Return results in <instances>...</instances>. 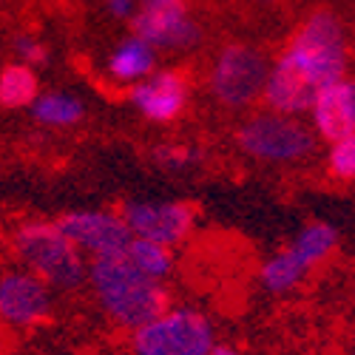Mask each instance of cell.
Segmentation results:
<instances>
[{"mask_svg":"<svg viewBox=\"0 0 355 355\" xmlns=\"http://www.w3.org/2000/svg\"><path fill=\"white\" fill-rule=\"evenodd\" d=\"M236 145L250 159L268 165L302 162L315 151V134L302 125L295 116L261 111L253 114L236 131Z\"/></svg>","mask_w":355,"mask_h":355,"instance_id":"obj_5","label":"cell"},{"mask_svg":"<svg viewBox=\"0 0 355 355\" xmlns=\"http://www.w3.org/2000/svg\"><path fill=\"white\" fill-rule=\"evenodd\" d=\"M214 344L211 318L191 307H168L131 333L134 355H208Z\"/></svg>","mask_w":355,"mask_h":355,"instance_id":"obj_4","label":"cell"},{"mask_svg":"<svg viewBox=\"0 0 355 355\" xmlns=\"http://www.w3.org/2000/svg\"><path fill=\"white\" fill-rule=\"evenodd\" d=\"M15 250L28 273L54 290H77L85 284L88 261L57 222H26L15 233Z\"/></svg>","mask_w":355,"mask_h":355,"instance_id":"obj_3","label":"cell"},{"mask_svg":"<svg viewBox=\"0 0 355 355\" xmlns=\"http://www.w3.org/2000/svg\"><path fill=\"white\" fill-rule=\"evenodd\" d=\"M137 239H151L168 248H176L182 239H188L196 211L188 202H173V199H131L123 205L120 214Z\"/></svg>","mask_w":355,"mask_h":355,"instance_id":"obj_7","label":"cell"},{"mask_svg":"<svg viewBox=\"0 0 355 355\" xmlns=\"http://www.w3.org/2000/svg\"><path fill=\"white\" fill-rule=\"evenodd\" d=\"M57 225L83 256L92 259L125 256L134 239L125 219L114 211H71L63 219H57Z\"/></svg>","mask_w":355,"mask_h":355,"instance_id":"obj_8","label":"cell"},{"mask_svg":"<svg viewBox=\"0 0 355 355\" xmlns=\"http://www.w3.org/2000/svg\"><path fill=\"white\" fill-rule=\"evenodd\" d=\"M103 6L114 20H131L139 9V0H103Z\"/></svg>","mask_w":355,"mask_h":355,"instance_id":"obj_22","label":"cell"},{"mask_svg":"<svg viewBox=\"0 0 355 355\" xmlns=\"http://www.w3.org/2000/svg\"><path fill=\"white\" fill-rule=\"evenodd\" d=\"M12 51H15V57H17V63H23V66H43L46 60H49V51H46V46L35 37V35H17L15 40H12Z\"/></svg>","mask_w":355,"mask_h":355,"instance_id":"obj_21","label":"cell"},{"mask_svg":"<svg viewBox=\"0 0 355 355\" xmlns=\"http://www.w3.org/2000/svg\"><path fill=\"white\" fill-rule=\"evenodd\" d=\"M134 37L145 40L154 51L159 49H191L199 43L202 28L188 9H137L131 17Z\"/></svg>","mask_w":355,"mask_h":355,"instance_id":"obj_11","label":"cell"},{"mask_svg":"<svg viewBox=\"0 0 355 355\" xmlns=\"http://www.w3.org/2000/svg\"><path fill=\"white\" fill-rule=\"evenodd\" d=\"M188 97H191L188 80L173 69L154 71L142 83L131 85V94H128V100L139 111V116H145L148 123H159V125L173 123L176 116H182V111L188 108Z\"/></svg>","mask_w":355,"mask_h":355,"instance_id":"obj_10","label":"cell"},{"mask_svg":"<svg viewBox=\"0 0 355 355\" xmlns=\"http://www.w3.org/2000/svg\"><path fill=\"white\" fill-rule=\"evenodd\" d=\"M352 108H355V80H352Z\"/></svg>","mask_w":355,"mask_h":355,"instance_id":"obj_24","label":"cell"},{"mask_svg":"<svg viewBox=\"0 0 355 355\" xmlns=\"http://www.w3.org/2000/svg\"><path fill=\"white\" fill-rule=\"evenodd\" d=\"M35 123L43 128H74L83 123L85 116V105L80 97L69 94V92H46L37 94V100L28 105Z\"/></svg>","mask_w":355,"mask_h":355,"instance_id":"obj_14","label":"cell"},{"mask_svg":"<svg viewBox=\"0 0 355 355\" xmlns=\"http://www.w3.org/2000/svg\"><path fill=\"white\" fill-rule=\"evenodd\" d=\"M338 245V230L330 222H310L304 225L295 239L287 245V250L299 259L307 270H313L315 264H321Z\"/></svg>","mask_w":355,"mask_h":355,"instance_id":"obj_15","label":"cell"},{"mask_svg":"<svg viewBox=\"0 0 355 355\" xmlns=\"http://www.w3.org/2000/svg\"><path fill=\"white\" fill-rule=\"evenodd\" d=\"M268 71H270V63L259 49L245 43H227L214 57L208 88L219 105L230 111L248 108L256 100H261Z\"/></svg>","mask_w":355,"mask_h":355,"instance_id":"obj_6","label":"cell"},{"mask_svg":"<svg viewBox=\"0 0 355 355\" xmlns=\"http://www.w3.org/2000/svg\"><path fill=\"white\" fill-rule=\"evenodd\" d=\"M208 355H242V352L236 349L233 344H219V341H216V344H214V349H211Z\"/></svg>","mask_w":355,"mask_h":355,"instance_id":"obj_23","label":"cell"},{"mask_svg":"<svg viewBox=\"0 0 355 355\" xmlns=\"http://www.w3.org/2000/svg\"><path fill=\"white\" fill-rule=\"evenodd\" d=\"M105 69H108L111 80L123 83V85H137L157 71V51L145 40L131 35L111 49Z\"/></svg>","mask_w":355,"mask_h":355,"instance_id":"obj_13","label":"cell"},{"mask_svg":"<svg viewBox=\"0 0 355 355\" xmlns=\"http://www.w3.org/2000/svg\"><path fill=\"white\" fill-rule=\"evenodd\" d=\"M327 171H330L333 180H338V182H352L355 180V134L330 142Z\"/></svg>","mask_w":355,"mask_h":355,"instance_id":"obj_20","label":"cell"},{"mask_svg":"<svg viewBox=\"0 0 355 355\" xmlns=\"http://www.w3.org/2000/svg\"><path fill=\"white\" fill-rule=\"evenodd\" d=\"M85 284L92 287L100 310L116 327H125L131 333L165 313L171 304L165 284L139 273L125 256L92 259Z\"/></svg>","mask_w":355,"mask_h":355,"instance_id":"obj_1","label":"cell"},{"mask_svg":"<svg viewBox=\"0 0 355 355\" xmlns=\"http://www.w3.org/2000/svg\"><path fill=\"white\" fill-rule=\"evenodd\" d=\"M349 355H355V349H352V352H349Z\"/></svg>","mask_w":355,"mask_h":355,"instance_id":"obj_26","label":"cell"},{"mask_svg":"<svg viewBox=\"0 0 355 355\" xmlns=\"http://www.w3.org/2000/svg\"><path fill=\"white\" fill-rule=\"evenodd\" d=\"M125 259L134 264L139 273H145L148 279H154V282H165L173 273V264H176L173 248L151 242V239H137V236L131 239V245L125 250Z\"/></svg>","mask_w":355,"mask_h":355,"instance_id":"obj_18","label":"cell"},{"mask_svg":"<svg viewBox=\"0 0 355 355\" xmlns=\"http://www.w3.org/2000/svg\"><path fill=\"white\" fill-rule=\"evenodd\" d=\"M40 94V80L32 66L9 63L0 69V105L3 108H28Z\"/></svg>","mask_w":355,"mask_h":355,"instance_id":"obj_16","label":"cell"},{"mask_svg":"<svg viewBox=\"0 0 355 355\" xmlns=\"http://www.w3.org/2000/svg\"><path fill=\"white\" fill-rule=\"evenodd\" d=\"M259 3H268L270 6V3H276V0H259Z\"/></svg>","mask_w":355,"mask_h":355,"instance_id":"obj_25","label":"cell"},{"mask_svg":"<svg viewBox=\"0 0 355 355\" xmlns=\"http://www.w3.org/2000/svg\"><path fill=\"white\" fill-rule=\"evenodd\" d=\"M51 315V287L28 270L0 276V321L12 327H37Z\"/></svg>","mask_w":355,"mask_h":355,"instance_id":"obj_9","label":"cell"},{"mask_svg":"<svg viewBox=\"0 0 355 355\" xmlns=\"http://www.w3.org/2000/svg\"><path fill=\"white\" fill-rule=\"evenodd\" d=\"M307 273H310V270L304 268V264L295 259L287 248H282V250H276L273 256L264 259L261 270H259V279H261V287L268 290V293L282 295V293H290V290L299 287Z\"/></svg>","mask_w":355,"mask_h":355,"instance_id":"obj_17","label":"cell"},{"mask_svg":"<svg viewBox=\"0 0 355 355\" xmlns=\"http://www.w3.org/2000/svg\"><path fill=\"white\" fill-rule=\"evenodd\" d=\"M313 134L321 139L336 142L341 137L355 134V108H352V80H338L327 88H321L310 105Z\"/></svg>","mask_w":355,"mask_h":355,"instance_id":"obj_12","label":"cell"},{"mask_svg":"<svg viewBox=\"0 0 355 355\" xmlns=\"http://www.w3.org/2000/svg\"><path fill=\"white\" fill-rule=\"evenodd\" d=\"M279 60L299 77L313 94L347 77L349 46L341 17L330 9L313 12L279 54Z\"/></svg>","mask_w":355,"mask_h":355,"instance_id":"obj_2","label":"cell"},{"mask_svg":"<svg viewBox=\"0 0 355 355\" xmlns=\"http://www.w3.org/2000/svg\"><path fill=\"white\" fill-rule=\"evenodd\" d=\"M202 159H205V151L199 145H188V142H159L151 151V162L171 173L191 171L202 165Z\"/></svg>","mask_w":355,"mask_h":355,"instance_id":"obj_19","label":"cell"}]
</instances>
